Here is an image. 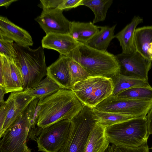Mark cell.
Segmentation results:
<instances>
[{"label":"cell","instance_id":"38","mask_svg":"<svg viewBox=\"0 0 152 152\" xmlns=\"http://www.w3.org/2000/svg\"><path fill=\"white\" fill-rule=\"evenodd\" d=\"M149 135L152 134V126L148 129Z\"/></svg>","mask_w":152,"mask_h":152},{"label":"cell","instance_id":"6","mask_svg":"<svg viewBox=\"0 0 152 152\" xmlns=\"http://www.w3.org/2000/svg\"><path fill=\"white\" fill-rule=\"evenodd\" d=\"M98 121L93 108L85 105L71 120L67 138L58 152H84L91 130Z\"/></svg>","mask_w":152,"mask_h":152},{"label":"cell","instance_id":"18","mask_svg":"<svg viewBox=\"0 0 152 152\" xmlns=\"http://www.w3.org/2000/svg\"><path fill=\"white\" fill-rule=\"evenodd\" d=\"M134 42L136 50L152 61V25L136 28Z\"/></svg>","mask_w":152,"mask_h":152},{"label":"cell","instance_id":"23","mask_svg":"<svg viewBox=\"0 0 152 152\" xmlns=\"http://www.w3.org/2000/svg\"><path fill=\"white\" fill-rule=\"evenodd\" d=\"M60 88L56 83L47 76L34 87L24 91L31 96L39 100L51 95Z\"/></svg>","mask_w":152,"mask_h":152},{"label":"cell","instance_id":"15","mask_svg":"<svg viewBox=\"0 0 152 152\" xmlns=\"http://www.w3.org/2000/svg\"><path fill=\"white\" fill-rule=\"evenodd\" d=\"M0 36L22 47H29L33 44L31 36L26 31L3 16L0 17Z\"/></svg>","mask_w":152,"mask_h":152},{"label":"cell","instance_id":"39","mask_svg":"<svg viewBox=\"0 0 152 152\" xmlns=\"http://www.w3.org/2000/svg\"><path fill=\"white\" fill-rule=\"evenodd\" d=\"M151 149H152V147H151Z\"/></svg>","mask_w":152,"mask_h":152},{"label":"cell","instance_id":"35","mask_svg":"<svg viewBox=\"0 0 152 152\" xmlns=\"http://www.w3.org/2000/svg\"><path fill=\"white\" fill-rule=\"evenodd\" d=\"M115 147V145H109L106 149L103 150L101 152H114Z\"/></svg>","mask_w":152,"mask_h":152},{"label":"cell","instance_id":"19","mask_svg":"<svg viewBox=\"0 0 152 152\" xmlns=\"http://www.w3.org/2000/svg\"><path fill=\"white\" fill-rule=\"evenodd\" d=\"M143 20L139 16L134 17L130 23L115 35L121 47L122 53H131L136 51L134 42V33L137 26Z\"/></svg>","mask_w":152,"mask_h":152},{"label":"cell","instance_id":"37","mask_svg":"<svg viewBox=\"0 0 152 152\" xmlns=\"http://www.w3.org/2000/svg\"><path fill=\"white\" fill-rule=\"evenodd\" d=\"M114 152H122V151L119 146H115L114 149Z\"/></svg>","mask_w":152,"mask_h":152},{"label":"cell","instance_id":"22","mask_svg":"<svg viewBox=\"0 0 152 152\" xmlns=\"http://www.w3.org/2000/svg\"><path fill=\"white\" fill-rule=\"evenodd\" d=\"M112 78L114 85L112 95L113 96H116L123 91L130 88L151 86L148 82L127 77L119 73Z\"/></svg>","mask_w":152,"mask_h":152},{"label":"cell","instance_id":"29","mask_svg":"<svg viewBox=\"0 0 152 152\" xmlns=\"http://www.w3.org/2000/svg\"><path fill=\"white\" fill-rule=\"evenodd\" d=\"M83 0H63L57 8L64 11L82 5Z\"/></svg>","mask_w":152,"mask_h":152},{"label":"cell","instance_id":"33","mask_svg":"<svg viewBox=\"0 0 152 152\" xmlns=\"http://www.w3.org/2000/svg\"><path fill=\"white\" fill-rule=\"evenodd\" d=\"M147 120L148 129L152 126V106L146 116Z\"/></svg>","mask_w":152,"mask_h":152},{"label":"cell","instance_id":"30","mask_svg":"<svg viewBox=\"0 0 152 152\" xmlns=\"http://www.w3.org/2000/svg\"><path fill=\"white\" fill-rule=\"evenodd\" d=\"M119 147L122 152H149L148 140L137 147Z\"/></svg>","mask_w":152,"mask_h":152},{"label":"cell","instance_id":"24","mask_svg":"<svg viewBox=\"0 0 152 152\" xmlns=\"http://www.w3.org/2000/svg\"><path fill=\"white\" fill-rule=\"evenodd\" d=\"M113 3V0H83L82 5L90 8L93 12L94 24L105 19L107 11Z\"/></svg>","mask_w":152,"mask_h":152},{"label":"cell","instance_id":"1","mask_svg":"<svg viewBox=\"0 0 152 152\" xmlns=\"http://www.w3.org/2000/svg\"><path fill=\"white\" fill-rule=\"evenodd\" d=\"M85 105L71 90L60 88L37 104V125L43 129L61 121L71 120Z\"/></svg>","mask_w":152,"mask_h":152},{"label":"cell","instance_id":"16","mask_svg":"<svg viewBox=\"0 0 152 152\" xmlns=\"http://www.w3.org/2000/svg\"><path fill=\"white\" fill-rule=\"evenodd\" d=\"M69 60L67 56L60 55L56 61L47 67L46 76L61 88L70 90L71 88L68 68Z\"/></svg>","mask_w":152,"mask_h":152},{"label":"cell","instance_id":"26","mask_svg":"<svg viewBox=\"0 0 152 152\" xmlns=\"http://www.w3.org/2000/svg\"><path fill=\"white\" fill-rule=\"evenodd\" d=\"M118 97L134 100H152V87H139L125 90L116 96Z\"/></svg>","mask_w":152,"mask_h":152},{"label":"cell","instance_id":"8","mask_svg":"<svg viewBox=\"0 0 152 152\" xmlns=\"http://www.w3.org/2000/svg\"><path fill=\"white\" fill-rule=\"evenodd\" d=\"M152 106V100L131 99L111 95L94 108L101 111L140 117L146 116Z\"/></svg>","mask_w":152,"mask_h":152},{"label":"cell","instance_id":"25","mask_svg":"<svg viewBox=\"0 0 152 152\" xmlns=\"http://www.w3.org/2000/svg\"><path fill=\"white\" fill-rule=\"evenodd\" d=\"M93 110L99 122L106 127L136 117L116 113L99 111L94 108Z\"/></svg>","mask_w":152,"mask_h":152},{"label":"cell","instance_id":"12","mask_svg":"<svg viewBox=\"0 0 152 152\" xmlns=\"http://www.w3.org/2000/svg\"><path fill=\"white\" fill-rule=\"evenodd\" d=\"M63 11L57 8L43 10L35 20L46 34L49 33L69 34L70 21L64 16Z\"/></svg>","mask_w":152,"mask_h":152},{"label":"cell","instance_id":"17","mask_svg":"<svg viewBox=\"0 0 152 152\" xmlns=\"http://www.w3.org/2000/svg\"><path fill=\"white\" fill-rule=\"evenodd\" d=\"M106 129L99 121L96 123L88 136L84 152H101L107 148L110 142Z\"/></svg>","mask_w":152,"mask_h":152},{"label":"cell","instance_id":"32","mask_svg":"<svg viewBox=\"0 0 152 152\" xmlns=\"http://www.w3.org/2000/svg\"><path fill=\"white\" fill-rule=\"evenodd\" d=\"M8 111V105L6 101L0 104V134L2 131Z\"/></svg>","mask_w":152,"mask_h":152},{"label":"cell","instance_id":"31","mask_svg":"<svg viewBox=\"0 0 152 152\" xmlns=\"http://www.w3.org/2000/svg\"><path fill=\"white\" fill-rule=\"evenodd\" d=\"M63 0H41V7L43 10H49L57 8Z\"/></svg>","mask_w":152,"mask_h":152},{"label":"cell","instance_id":"7","mask_svg":"<svg viewBox=\"0 0 152 152\" xmlns=\"http://www.w3.org/2000/svg\"><path fill=\"white\" fill-rule=\"evenodd\" d=\"M113 88L112 78L89 76L73 85L70 90L84 105L94 108L112 95Z\"/></svg>","mask_w":152,"mask_h":152},{"label":"cell","instance_id":"2","mask_svg":"<svg viewBox=\"0 0 152 152\" xmlns=\"http://www.w3.org/2000/svg\"><path fill=\"white\" fill-rule=\"evenodd\" d=\"M67 56L79 63L90 76L112 78L119 73L120 66L115 55L81 44Z\"/></svg>","mask_w":152,"mask_h":152},{"label":"cell","instance_id":"14","mask_svg":"<svg viewBox=\"0 0 152 152\" xmlns=\"http://www.w3.org/2000/svg\"><path fill=\"white\" fill-rule=\"evenodd\" d=\"M42 47L58 51L61 55L67 56L81 44L69 34L49 33L42 40Z\"/></svg>","mask_w":152,"mask_h":152},{"label":"cell","instance_id":"27","mask_svg":"<svg viewBox=\"0 0 152 152\" xmlns=\"http://www.w3.org/2000/svg\"><path fill=\"white\" fill-rule=\"evenodd\" d=\"M68 68L71 87L90 76L80 65L70 58L68 63Z\"/></svg>","mask_w":152,"mask_h":152},{"label":"cell","instance_id":"34","mask_svg":"<svg viewBox=\"0 0 152 152\" xmlns=\"http://www.w3.org/2000/svg\"><path fill=\"white\" fill-rule=\"evenodd\" d=\"M17 1L18 0H0V6H3L7 8L12 3Z\"/></svg>","mask_w":152,"mask_h":152},{"label":"cell","instance_id":"10","mask_svg":"<svg viewBox=\"0 0 152 152\" xmlns=\"http://www.w3.org/2000/svg\"><path fill=\"white\" fill-rule=\"evenodd\" d=\"M120 67L119 73L133 78L148 82V72L152 61L136 50L131 53H122L115 55Z\"/></svg>","mask_w":152,"mask_h":152},{"label":"cell","instance_id":"3","mask_svg":"<svg viewBox=\"0 0 152 152\" xmlns=\"http://www.w3.org/2000/svg\"><path fill=\"white\" fill-rule=\"evenodd\" d=\"M39 100L35 98L2 135L0 152H31L27 145L30 130L37 124L36 110Z\"/></svg>","mask_w":152,"mask_h":152},{"label":"cell","instance_id":"28","mask_svg":"<svg viewBox=\"0 0 152 152\" xmlns=\"http://www.w3.org/2000/svg\"><path fill=\"white\" fill-rule=\"evenodd\" d=\"M14 44L12 40L0 36V54L14 59L16 56Z\"/></svg>","mask_w":152,"mask_h":152},{"label":"cell","instance_id":"4","mask_svg":"<svg viewBox=\"0 0 152 152\" xmlns=\"http://www.w3.org/2000/svg\"><path fill=\"white\" fill-rule=\"evenodd\" d=\"M16 56L13 59L22 76L23 90L36 86L47 75V69L44 48L35 49L14 43Z\"/></svg>","mask_w":152,"mask_h":152},{"label":"cell","instance_id":"21","mask_svg":"<svg viewBox=\"0 0 152 152\" xmlns=\"http://www.w3.org/2000/svg\"><path fill=\"white\" fill-rule=\"evenodd\" d=\"M116 26H99L100 31L85 44L92 48L102 51L107 49L112 40L115 37L114 30Z\"/></svg>","mask_w":152,"mask_h":152},{"label":"cell","instance_id":"9","mask_svg":"<svg viewBox=\"0 0 152 152\" xmlns=\"http://www.w3.org/2000/svg\"><path fill=\"white\" fill-rule=\"evenodd\" d=\"M71 120L61 121L42 129L37 140L38 151L58 152L67 138Z\"/></svg>","mask_w":152,"mask_h":152},{"label":"cell","instance_id":"13","mask_svg":"<svg viewBox=\"0 0 152 152\" xmlns=\"http://www.w3.org/2000/svg\"><path fill=\"white\" fill-rule=\"evenodd\" d=\"M35 99L24 90L11 93L6 101L8 105V111L2 132L0 134V138L5 132Z\"/></svg>","mask_w":152,"mask_h":152},{"label":"cell","instance_id":"11","mask_svg":"<svg viewBox=\"0 0 152 152\" xmlns=\"http://www.w3.org/2000/svg\"><path fill=\"white\" fill-rule=\"evenodd\" d=\"M0 86L5 94L24 90L22 76L14 59L0 54Z\"/></svg>","mask_w":152,"mask_h":152},{"label":"cell","instance_id":"20","mask_svg":"<svg viewBox=\"0 0 152 152\" xmlns=\"http://www.w3.org/2000/svg\"><path fill=\"white\" fill-rule=\"evenodd\" d=\"M100 29L91 22H80L70 21L69 34L76 41L85 45Z\"/></svg>","mask_w":152,"mask_h":152},{"label":"cell","instance_id":"5","mask_svg":"<svg viewBox=\"0 0 152 152\" xmlns=\"http://www.w3.org/2000/svg\"><path fill=\"white\" fill-rule=\"evenodd\" d=\"M110 143L116 146L137 147L150 135L146 116L136 117L107 127Z\"/></svg>","mask_w":152,"mask_h":152},{"label":"cell","instance_id":"36","mask_svg":"<svg viewBox=\"0 0 152 152\" xmlns=\"http://www.w3.org/2000/svg\"><path fill=\"white\" fill-rule=\"evenodd\" d=\"M0 104L2 103L5 101L4 100V95L5 94L3 89L1 87L0 88Z\"/></svg>","mask_w":152,"mask_h":152}]
</instances>
